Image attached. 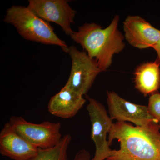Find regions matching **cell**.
Masks as SVG:
<instances>
[{
    "label": "cell",
    "instance_id": "6da1fadb",
    "mask_svg": "<svg viewBox=\"0 0 160 160\" xmlns=\"http://www.w3.org/2000/svg\"><path fill=\"white\" fill-rule=\"evenodd\" d=\"M160 127L156 122L133 126L126 122L113 123L108 142L117 139L120 149L112 150L107 160H160Z\"/></svg>",
    "mask_w": 160,
    "mask_h": 160
},
{
    "label": "cell",
    "instance_id": "7a4b0ae2",
    "mask_svg": "<svg viewBox=\"0 0 160 160\" xmlns=\"http://www.w3.org/2000/svg\"><path fill=\"white\" fill-rule=\"evenodd\" d=\"M119 21V16H115L106 28L96 23H85L70 36L96 61L102 72L111 66L115 55L122 52L126 47L124 35L118 29Z\"/></svg>",
    "mask_w": 160,
    "mask_h": 160
},
{
    "label": "cell",
    "instance_id": "3957f363",
    "mask_svg": "<svg viewBox=\"0 0 160 160\" xmlns=\"http://www.w3.org/2000/svg\"><path fill=\"white\" fill-rule=\"evenodd\" d=\"M4 22L14 26L18 33L28 41L61 47L68 53L69 47L58 36L49 22L33 13L27 6H11L4 16Z\"/></svg>",
    "mask_w": 160,
    "mask_h": 160
},
{
    "label": "cell",
    "instance_id": "277c9868",
    "mask_svg": "<svg viewBox=\"0 0 160 160\" xmlns=\"http://www.w3.org/2000/svg\"><path fill=\"white\" fill-rule=\"evenodd\" d=\"M9 123L22 137L39 149H49L58 144L62 139L59 122H44L35 124L22 117L12 116Z\"/></svg>",
    "mask_w": 160,
    "mask_h": 160
},
{
    "label": "cell",
    "instance_id": "5b68a950",
    "mask_svg": "<svg viewBox=\"0 0 160 160\" xmlns=\"http://www.w3.org/2000/svg\"><path fill=\"white\" fill-rule=\"evenodd\" d=\"M68 53L72 60L71 69L65 86L83 96L89 91L98 75L102 71L96 61L84 50L80 51L71 46Z\"/></svg>",
    "mask_w": 160,
    "mask_h": 160
},
{
    "label": "cell",
    "instance_id": "8992f818",
    "mask_svg": "<svg viewBox=\"0 0 160 160\" xmlns=\"http://www.w3.org/2000/svg\"><path fill=\"white\" fill-rule=\"evenodd\" d=\"M87 110L91 123L92 139L96 146V151L92 160H105L109 157L112 149L107 140L113 122L104 106L97 100L88 97Z\"/></svg>",
    "mask_w": 160,
    "mask_h": 160
},
{
    "label": "cell",
    "instance_id": "52a82bcc",
    "mask_svg": "<svg viewBox=\"0 0 160 160\" xmlns=\"http://www.w3.org/2000/svg\"><path fill=\"white\" fill-rule=\"evenodd\" d=\"M67 0H29L27 7L38 17L47 22L59 25L65 33L71 36L74 31L71 25L74 23L77 11Z\"/></svg>",
    "mask_w": 160,
    "mask_h": 160
},
{
    "label": "cell",
    "instance_id": "ba28073f",
    "mask_svg": "<svg viewBox=\"0 0 160 160\" xmlns=\"http://www.w3.org/2000/svg\"><path fill=\"white\" fill-rule=\"evenodd\" d=\"M107 104L112 120L131 122L140 127L153 122L158 123L149 114L147 106L126 101L114 92H107Z\"/></svg>",
    "mask_w": 160,
    "mask_h": 160
},
{
    "label": "cell",
    "instance_id": "9c48e42d",
    "mask_svg": "<svg viewBox=\"0 0 160 160\" xmlns=\"http://www.w3.org/2000/svg\"><path fill=\"white\" fill-rule=\"evenodd\" d=\"M124 37L137 49L152 48L160 37V30L139 16H128L123 22Z\"/></svg>",
    "mask_w": 160,
    "mask_h": 160
},
{
    "label": "cell",
    "instance_id": "30bf717a",
    "mask_svg": "<svg viewBox=\"0 0 160 160\" xmlns=\"http://www.w3.org/2000/svg\"><path fill=\"white\" fill-rule=\"evenodd\" d=\"M39 148L20 136L9 122L0 132V152L14 160H29L38 154Z\"/></svg>",
    "mask_w": 160,
    "mask_h": 160
},
{
    "label": "cell",
    "instance_id": "8fae6325",
    "mask_svg": "<svg viewBox=\"0 0 160 160\" xmlns=\"http://www.w3.org/2000/svg\"><path fill=\"white\" fill-rule=\"evenodd\" d=\"M86 102L82 96L64 86L49 100L48 110L55 116L70 118L77 114Z\"/></svg>",
    "mask_w": 160,
    "mask_h": 160
},
{
    "label": "cell",
    "instance_id": "7c38bea8",
    "mask_svg": "<svg viewBox=\"0 0 160 160\" xmlns=\"http://www.w3.org/2000/svg\"><path fill=\"white\" fill-rule=\"evenodd\" d=\"M135 86L145 96L157 92L160 87V61L140 64L134 72Z\"/></svg>",
    "mask_w": 160,
    "mask_h": 160
},
{
    "label": "cell",
    "instance_id": "4fadbf2b",
    "mask_svg": "<svg viewBox=\"0 0 160 160\" xmlns=\"http://www.w3.org/2000/svg\"><path fill=\"white\" fill-rule=\"evenodd\" d=\"M71 141L70 135H65L56 146L49 149H39L37 155L29 160H68L67 150Z\"/></svg>",
    "mask_w": 160,
    "mask_h": 160
},
{
    "label": "cell",
    "instance_id": "5bb4252c",
    "mask_svg": "<svg viewBox=\"0 0 160 160\" xmlns=\"http://www.w3.org/2000/svg\"><path fill=\"white\" fill-rule=\"evenodd\" d=\"M149 114L157 122L160 123V93L156 92L150 95L147 106Z\"/></svg>",
    "mask_w": 160,
    "mask_h": 160
},
{
    "label": "cell",
    "instance_id": "9a60e30c",
    "mask_svg": "<svg viewBox=\"0 0 160 160\" xmlns=\"http://www.w3.org/2000/svg\"><path fill=\"white\" fill-rule=\"evenodd\" d=\"M72 160H92L90 153L85 149L79 150Z\"/></svg>",
    "mask_w": 160,
    "mask_h": 160
},
{
    "label": "cell",
    "instance_id": "2e32d148",
    "mask_svg": "<svg viewBox=\"0 0 160 160\" xmlns=\"http://www.w3.org/2000/svg\"><path fill=\"white\" fill-rule=\"evenodd\" d=\"M152 49H154L155 51L156 52L158 55V59L160 61V37L157 43L154 45L152 47Z\"/></svg>",
    "mask_w": 160,
    "mask_h": 160
},
{
    "label": "cell",
    "instance_id": "e0dca14e",
    "mask_svg": "<svg viewBox=\"0 0 160 160\" xmlns=\"http://www.w3.org/2000/svg\"><path fill=\"white\" fill-rule=\"evenodd\" d=\"M159 126H160V123H159Z\"/></svg>",
    "mask_w": 160,
    "mask_h": 160
}]
</instances>
